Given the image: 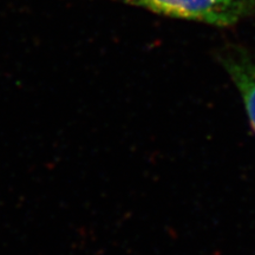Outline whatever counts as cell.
<instances>
[{
    "mask_svg": "<svg viewBox=\"0 0 255 255\" xmlns=\"http://www.w3.org/2000/svg\"><path fill=\"white\" fill-rule=\"evenodd\" d=\"M152 13L232 27L255 15V0H116Z\"/></svg>",
    "mask_w": 255,
    "mask_h": 255,
    "instance_id": "6da1fadb",
    "label": "cell"
},
{
    "mask_svg": "<svg viewBox=\"0 0 255 255\" xmlns=\"http://www.w3.org/2000/svg\"><path fill=\"white\" fill-rule=\"evenodd\" d=\"M221 65L239 90L255 131V57L246 50H227L220 57Z\"/></svg>",
    "mask_w": 255,
    "mask_h": 255,
    "instance_id": "7a4b0ae2",
    "label": "cell"
}]
</instances>
